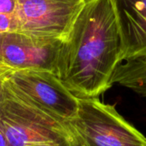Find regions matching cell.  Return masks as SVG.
<instances>
[{
  "label": "cell",
  "mask_w": 146,
  "mask_h": 146,
  "mask_svg": "<svg viewBox=\"0 0 146 146\" xmlns=\"http://www.w3.org/2000/svg\"><path fill=\"white\" fill-rule=\"evenodd\" d=\"M121 38L111 0H84L62 38L57 76L77 98H98L121 62Z\"/></svg>",
  "instance_id": "obj_1"
},
{
  "label": "cell",
  "mask_w": 146,
  "mask_h": 146,
  "mask_svg": "<svg viewBox=\"0 0 146 146\" xmlns=\"http://www.w3.org/2000/svg\"><path fill=\"white\" fill-rule=\"evenodd\" d=\"M0 127L9 146H85L70 121L37 108L16 93L6 80L0 101Z\"/></svg>",
  "instance_id": "obj_2"
},
{
  "label": "cell",
  "mask_w": 146,
  "mask_h": 146,
  "mask_svg": "<svg viewBox=\"0 0 146 146\" xmlns=\"http://www.w3.org/2000/svg\"><path fill=\"white\" fill-rule=\"evenodd\" d=\"M70 122L85 146H146L145 137L98 98H79L77 116Z\"/></svg>",
  "instance_id": "obj_3"
},
{
  "label": "cell",
  "mask_w": 146,
  "mask_h": 146,
  "mask_svg": "<svg viewBox=\"0 0 146 146\" xmlns=\"http://www.w3.org/2000/svg\"><path fill=\"white\" fill-rule=\"evenodd\" d=\"M6 81L24 99L65 121L78 114L79 98L54 73L47 70H7Z\"/></svg>",
  "instance_id": "obj_4"
},
{
  "label": "cell",
  "mask_w": 146,
  "mask_h": 146,
  "mask_svg": "<svg viewBox=\"0 0 146 146\" xmlns=\"http://www.w3.org/2000/svg\"><path fill=\"white\" fill-rule=\"evenodd\" d=\"M61 38L40 37L21 31L0 33V68L16 71L38 69L57 75Z\"/></svg>",
  "instance_id": "obj_5"
},
{
  "label": "cell",
  "mask_w": 146,
  "mask_h": 146,
  "mask_svg": "<svg viewBox=\"0 0 146 146\" xmlns=\"http://www.w3.org/2000/svg\"><path fill=\"white\" fill-rule=\"evenodd\" d=\"M83 1L18 0L15 14L18 31L40 37L63 38Z\"/></svg>",
  "instance_id": "obj_6"
},
{
  "label": "cell",
  "mask_w": 146,
  "mask_h": 146,
  "mask_svg": "<svg viewBox=\"0 0 146 146\" xmlns=\"http://www.w3.org/2000/svg\"><path fill=\"white\" fill-rule=\"evenodd\" d=\"M121 38V62L146 59V0H111Z\"/></svg>",
  "instance_id": "obj_7"
},
{
  "label": "cell",
  "mask_w": 146,
  "mask_h": 146,
  "mask_svg": "<svg viewBox=\"0 0 146 146\" xmlns=\"http://www.w3.org/2000/svg\"><path fill=\"white\" fill-rule=\"evenodd\" d=\"M112 84L127 87L146 98V59L119 63L114 72Z\"/></svg>",
  "instance_id": "obj_8"
},
{
  "label": "cell",
  "mask_w": 146,
  "mask_h": 146,
  "mask_svg": "<svg viewBox=\"0 0 146 146\" xmlns=\"http://www.w3.org/2000/svg\"><path fill=\"white\" fill-rule=\"evenodd\" d=\"M18 31V25L15 15L0 14V33Z\"/></svg>",
  "instance_id": "obj_9"
},
{
  "label": "cell",
  "mask_w": 146,
  "mask_h": 146,
  "mask_svg": "<svg viewBox=\"0 0 146 146\" xmlns=\"http://www.w3.org/2000/svg\"><path fill=\"white\" fill-rule=\"evenodd\" d=\"M18 7V0H0V14L15 15Z\"/></svg>",
  "instance_id": "obj_10"
},
{
  "label": "cell",
  "mask_w": 146,
  "mask_h": 146,
  "mask_svg": "<svg viewBox=\"0 0 146 146\" xmlns=\"http://www.w3.org/2000/svg\"><path fill=\"white\" fill-rule=\"evenodd\" d=\"M7 70L5 68H0V101H1V97H2V92H3V84L6 80V74H7Z\"/></svg>",
  "instance_id": "obj_11"
},
{
  "label": "cell",
  "mask_w": 146,
  "mask_h": 146,
  "mask_svg": "<svg viewBox=\"0 0 146 146\" xmlns=\"http://www.w3.org/2000/svg\"><path fill=\"white\" fill-rule=\"evenodd\" d=\"M0 146H9L8 145V142H7V139L0 127Z\"/></svg>",
  "instance_id": "obj_12"
},
{
  "label": "cell",
  "mask_w": 146,
  "mask_h": 146,
  "mask_svg": "<svg viewBox=\"0 0 146 146\" xmlns=\"http://www.w3.org/2000/svg\"><path fill=\"white\" fill-rule=\"evenodd\" d=\"M32 146H56L54 145H51V144H38V145H35Z\"/></svg>",
  "instance_id": "obj_13"
},
{
  "label": "cell",
  "mask_w": 146,
  "mask_h": 146,
  "mask_svg": "<svg viewBox=\"0 0 146 146\" xmlns=\"http://www.w3.org/2000/svg\"><path fill=\"white\" fill-rule=\"evenodd\" d=\"M80 1H83V0H80Z\"/></svg>",
  "instance_id": "obj_14"
}]
</instances>
